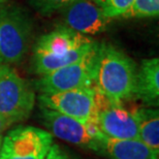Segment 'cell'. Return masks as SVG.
Listing matches in <instances>:
<instances>
[{
  "mask_svg": "<svg viewBox=\"0 0 159 159\" xmlns=\"http://www.w3.org/2000/svg\"><path fill=\"white\" fill-rule=\"evenodd\" d=\"M44 159H75L71 156L66 153L65 151H63L60 146L53 144L52 147H51L49 153H48L47 157Z\"/></svg>",
  "mask_w": 159,
  "mask_h": 159,
  "instance_id": "cell-17",
  "label": "cell"
},
{
  "mask_svg": "<svg viewBox=\"0 0 159 159\" xmlns=\"http://www.w3.org/2000/svg\"><path fill=\"white\" fill-rule=\"evenodd\" d=\"M9 125H11V123H9L6 119L3 118L2 116H0V133L2 131H4Z\"/></svg>",
  "mask_w": 159,
  "mask_h": 159,
  "instance_id": "cell-18",
  "label": "cell"
},
{
  "mask_svg": "<svg viewBox=\"0 0 159 159\" xmlns=\"http://www.w3.org/2000/svg\"><path fill=\"white\" fill-rule=\"evenodd\" d=\"M98 47L99 43H96L78 61L57 69L49 75H41L36 82L37 89L41 94H51L94 86Z\"/></svg>",
  "mask_w": 159,
  "mask_h": 159,
  "instance_id": "cell-5",
  "label": "cell"
},
{
  "mask_svg": "<svg viewBox=\"0 0 159 159\" xmlns=\"http://www.w3.org/2000/svg\"><path fill=\"white\" fill-rule=\"evenodd\" d=\"M53 145V135L37 127H18L2 139L0 159H44Z\"/></svg>",
  "mask_w": 159,
  "mask_h": 159,
  "instance_id": "cell-8",
  "label": "cell"
},
{
  "mask_svg": "<svg viewBox=\"0 0 159 159\" xmlns=\"http://www.w3.org/2000/svg\"><path fill=\"white\" fill-rule=\"evenodd\" d=\"M97 125L107 138L116 139H139V124L134 111L124 109L122 104L110 102L100 94L98 101Z\"/></svg>",
  "mask_w": 159,
  "mask_h": 159,
  "instance_id": "cell-9",
  "label": "cell"
},
{
  "mask_svg": "<svg viewBox=\"0 0 159 159\" xmlns=\"http://www.w3.org/2000/svg\"><path fill=\"white\" fill-rule=\"evenodd\" d=\"M110 19L122 18L133 0H93Z\"/></svg>",
  "mask_w": 159,
  "mask_h": 159,
  "instance_id": "cell-15",
  "label": "cell"
},
{
  "mask_svg": "<svg viewBox=\"0 0 159 159\" xmlns=\"http://www.w3.org/2000/svg\"><path fill=\"white\" fill-rule=\"evenodd\" d=\"M159 15V0H133L130 7L122 16L126 19L156 18Z\"/></svg>",
  "mask_w": 159,
  "mask_h": 159,
  "instance_id": "cell-14",
  "label": "cell"
},
{
  "mask_svg": "<svg viewBox=\"0 0 159 159\" xmlns=\"http://www.w3.org/2000/svg\"><path fill=\"white\" fill-rule=\"evenodd\" d=\"M139 124V139L159 152V114L155 109L134 110Z\"/></svg>",
  "mask_w": 159,
  "mask_h": 159,
  "instance_id": "cell-13",
  "label": "cell"
},
{
  "mask_svg": "<svg viewBox=\"0 0 159 159\" xmlns=\"http://www.w3.org/2000/svg\"><path fill=\"white\" fill-rule=\"evenodd\" d=\"M2 139H3V136L0 134V149H1V144H2Z\"/></svg>",
  "mask_w": 159,
  "mask_h": 159,
  "instance_id": "cell-19",
  "label": "cell"
},
{
  "mask_svg": "<svg viewBox=\"0 0 159 159\" xmlns=\"http://www.w3.org/2000/svg\"><path fill=\"white\" fill-rule=\"evenodd\" d=\"M5 1H6V0H0V5H1L2 3H4Z\"/></svg>",
  "mask_w": 159,
  "mask_h": 159,
  "instance_id": "cell-20",
  "label": "cell"
},
{
  "mask_svg": "<svg viewBox=\"0 0 159 159\" xmlns=\"http://www.w3.org/2000/svg\"><path fill=\"white\" fill-rule=\"evenodd\" d=\"M41 113L43 122L52 135L78 147L101 153L106 135L101 132L96 122L84 123L44 107H41Z\"/></svg>",
  "mask_w": 159,
  "mask_h": 159,
  "instance_id": "cell-6",
  "label": "cell"
},
{
  "mask_svg": "<svg viewBox=\"0 0 159 159\" xmlns=\"http://www.w3.org/2000/svg\"><path fill=\"white\" fill-rule=\"evenodd\" d=\"M101 153L110 159H158L159 152L154 151L139 139H116L106 136Z\"/></svg>",
  "mask_w": 159,
  "mask_h": 159,
  "instance_id": "cell-12",
  "label": "cell"
},
{
  "mask_svg": "<svg viewBox=\"0 0 159 159\" xmlns=\"http://www.w3.org/2000/svg\"><path fill=\"white\" fill-rule=\"evenodd\" d=\"M136 66L131 58L109 43L98 47L94 87L110 102L122 104L133 97Z\"/></svg>",
  "mask_w": 159,
  "mask_h": 159,
  "instance_id": "cell-2",
  "label": "cell"
},
{
  "mask_svg": "<svg viewBox=\"0 0 159 159\" xmlns=\"http://www.w3.org/2000/svg\"><path fill=\"white\" fill-rule=\"evenodd\" d=\"M32 24L28 15L19 6L0 8V63L20 62L27 52Z\"/></svg>",
  "mask_w": 159,
  "mask_h": 159,
  "instance_id": "cell-3",
  "label": "cell"
},
{
  "mask_svg": "<svg viewBox=\"0 0 159 159\" xmlns=\"http://www.w3.org/2000/svg\"><path fill=\"white\" fill-rule=\"evenodd\" d=\"M62 16L64 26L84 35L103 32L112 20L93 0H77L62 9Z\"/></svg>",
  "mask_w": 159,
  "mask_h": 159,
  "instance_id": "cell-10",
  "label": "cell"
},
{
  "mask_svg": "<svg viewBox=\"0 0 159 159\" xmlns=\"http://www.w3.org/2000/svg\"><path fill=\"white\" fill-rule=\"evenodd\" d=\"M96 41L66 26L58 27L37 39L33 50V68L49 75L84 57Z\"/></svg>",
  "mask_w": 159,
  "mask_h": 159,
  "instance_id": "cell-1",
  "label": "cell"
},
{
  "mask_svg": "<svg viewBox=\"0 0 159 159\" xmlns=\"http://www.w3.org/2000/svg\"><path fill=\"white\" fill-rule=\"evenodd\" d=\"M133 97L149 106H158L159 97V59L143 60L136 71Z\"/></svg>",
  "mask_w": 159,
  "mask_h": 159,
  "instance_id": "cell-11",
  "label": "cell"
},
{
  "mask_svg": "<svg viewBox=\"0 0 159 159\" xmlns=\"http://www.w3.org/2000/svg\"><path fill=\"white\" fill-rule=\"evenodd\" d=\"M100 93L92 87L78 88L58 93L41 94L39 100L41 107L54 110L81 122L97 123L98 101Z\"/></svg>",
  "mask_w": 159,
  "mask_h": 159,
  "instance_id": "cell-7",
  "label": "cell"
},
{
  "mask_svg": "<svg viewBox=\"0 0 159 159\" xmlns=\"http://www.w3.org/2000/svg\"><path fill=\"white\" fill-rule=\"evenodd\" d=\"M75 1L77 0H29L31 5L41 15L44 16L62 11L66 6Z\"/></svg>",
  "mask_w": 159,
  "mask_h": 159,
  "instance_id": "cell-16",
  "label": "cell"
},
{
  "mask_svg": "<svg viewBox=\"0 0 159 159\" xmlns=\"http://www.w3.org/2000/svg\"><path fill=\"white\" fill-rule=\"evenodd\" d=\"M35 102L28 83L8 64L0 63V116L9 123L27 119Z\"/></svg>",
  "mask_w": 159,
  "mask_h": 159,
  "instance_id": "cell-4",
  "label": "cell"
}]
</instances>
